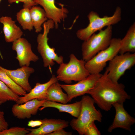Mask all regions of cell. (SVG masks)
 <instances>
[{
	"mask_svg": "<svg viewBox=\"0 0 135 135\" xmlns=\"http://www.w3.org/2000/svg\"><path fill=\"white\" fill-rule=\"evenodd\" d=\"M0 80L19 96H23L26 92L16 84L4 71L0 69Z\"/></svg>",
	"mask_w": 135,
	"mask_h": 135,
	"instance_id": "cb8c5ba5",
	"label": "cell"
},
{
	"mask_svg": "<svg viewBox=\"0 0 135 135\" xmlns=\"http://www.w3.org/2000/svg\"><path fill=\"white\" fill-rule=\"evenodd\" d=\"M87 94L91 96L98 106L106 111L110 110L115 103H124L130 98L125 90L124 85L112 80L106 70Z\"/></svg>",
	"mask_w": 135,
	"mask_h": 135,
	"instance_id": "6da1fadb",
	"label": "cell"
},
{
	"mask_svg": "<svg viewBox=\"0 0 135 135\" xmlns=\"http://www.w3.org/2000/svg\"><path fill=\"white\" fill-rule=\"evenodd\" d=\"M16 19L24 30L31 31L33 28L30 9L27 8L20 10L16 14Z\"/></svg>",
	"mask_w": 135,
	"mask_h": 135,
	"instance_id": "7402d4cb",
	"label": "cell"
},
{
	"mask_svg": "<svg viewBox=\"0 0 135 135\" xmlns=\"http://www.w3.org/2000/svg\"><path fill=\"white\" fill-rule=\"evenodd\" d=\"M12 49L16 52L15 58L20 67L29 66L31 62H36L39 60L33 52L31 44L25 38L21 37L12 42Z\"/></svg>",
	"mask_w": 135,
	"mask_h": 135,
	"instance_id": "30bf717a",
	"label": "cell"
},
{
	"mask_svg": "<svg viewBox=\"0 0 135 135\" xmlns=\"http://www.w3.org/2000/svg\"><path fill=\"white\" fill-rule=\"evenodd\" d=\"M8 3L12 4L14 3H18L21 2L24 3V8H27L30 9L32 6L38 4L33 0H8Z\"/></svg>",
	"mask_w": 135,
	"mask_h": 135,
	"instance_id": "4316f807",
	"label": "cell"
},
{
	"mask_svg": "<svg viewBox=\"0 0 135 135\" xmlns=\"http://www.w3.org/2000/svg\"><path fill=\"white\" fill-rule=\"evenodd\" d=\"M19 97L0 80V105L8 101L16 102Z\"/></svg>",
	"mask_w": 135,
	"mask_h": 135,
	"instance_id": "603a6c76",
	"label": "cell"
},
{
	"mask_svg": "<svg viewBox=\"0 0 135 135\" xmlns=\"http://www.w3.org/2000/svg\"><path fill=\"white\" fill-rule=\"evenodd\" d=\"M42 124L41 120H31L28 122V126L32 127L40 126Z\"/></svg>",
	"mask_w": 135,
	"mask_h": 135,
	"instance_id": "f546056e",
	"label": "cell"
},
{
	"mask_svg": "<svg viewBox=\"0 0 135 135\" xmlns=\"http://www.w3.org/2000/svg\"><path fill=\"white\" fill-rule=\"evenodd\" d=\"M101 133L95 124L94 122L90 123L86 128L84 135H100Z\"/></svg>",
	"mask_w": 135,
	"mask_h": 135,
	"instance_id": "484cf974",
	"label": "cell"
},
{
	"mask_svg": "<svg viewBox=\"0 0 135 135\" xmlns=\"http://www.w3.org/2000/svg\"><path fill=\"white\" fill-rule=\"evenodd\" d=\"M121 39L112 38L109 46L98 53L86 62L85 67L90 74L100 73L109 61L118 54L121 44Z\"/></svg>",
	"mask_w": 135,
	"mask_h": 135,
	"instance_id": "52a82bcc",
	"label": "cell"
},
{
	"mask_svg": "<svg viewBox=\"0 0 135 135\" xmlns=\"http://www.w3.org/2000/svg\"><path fill=\"white\" fill-rule=\"evenodd\" d=\"M80 101L81 106L80 114L77 118L71 120L70 124L80 135H83L88 125L96 121L101 122L102 116L100 112L96 108L94 102L92 97L84 96Z\"/></svg>",
	"mask_w": 135,
	"mask_h": 135,
	"instance_id": "3957f363",
	"label": "cell"
},
{
	"mask_svg": "<svg viewBox=\"0 0 135 135\" xmlns=\"http://www.w3.org/2000/svg\"><path fill=\"white\" fill-rule=\"evenodd\" d=\"M1 0H0V1H1Z\"/></svg>",
	"mask_w": 135,
	"mask_h": 135,
	"instance_id": "4dcf8cb0",
	"label": "cell"
},
{
	"mask_svg": "<svg viewBox=\"0 0 135 135\" xmlns=\"http://www.w3.org/2000/svg\"><path fill=\"white\" fill-rule=\"evenodd\" d=\"M30 12L33 27L36 33L40 32L42 30V24L46 22L47 18L44 9L40 7L36 6L30 9Z\"/></svg>",
	"mask_w": 135,
	"mask_h": 135,
	"instance_id": "44dd1931",
	"label": "cell"
},
{
	"mask_svg": "<svg viewBox=\"0 0 135 135\" xmlns=\"http://www.w3.org/2000/svg\"><path fill=\"white\" fill-rule=\"evenodd\" d=\"M38 5L43 8L48 18L52 20L56 28L58 27V24L67 17L68 10L61 4L59 8L55 4L54 0H33Z\"/></svg>",
	"mask_w": 135,
	"mask_h": 135,
	"instance_id": "4fadbf2b",
	"label": "cell"
},
{
	"mask_svg": "<svg viewBox=\"0 0 135 135\" xmlns=\"http://www.w3.org/2000/svg\"><path fill=\"white\" fill-rule=\"evenodd\" d=\"M56 77L52 75L50 80L43 84L37 82L34 87L32 88L28 94L19 98L16 104H23L28 101L34 99L39 100H46L47 92L49 87L53 83L58 82Z\"/></svg>",
	"mask_w": 135,
	"mask_h": 135,
	"instance_id": "9a60e30c",
	"label": "cell"
},
{
	"mask_svg": "<svg viewBox=\"0 0 135 135\" xmlns=\"http://www.w3.org/2000/svg\"><path fill=\"white\" fill-rule=\"evenodd\" d=\"M102 74L100 73L90 74L85 78L73 84H61L62 89L68 95V102L74 98L82 96L91 90Z\"/></svg>",
	"mask_w": 135,
	"mask_h": 135,
	"instance_id": "9c48e42d",
	"label": "cell"
},
{
	"mask_svg": "<svg viewBox=\"0 0 135 135\" xmlns=\"http://www.w3.org/2000/svg\"><path fill=\"white\" fill-rule=\"evenodd\" d=\"M135 23L130 26L124 37L121 40L118 53L122 54L126 52L135 53Z\"/></svg>",
	"mask_w": 135,
	"mask_h": 135,
	"instance_id": "d6986e66",
	"label": "cell"
},
{
	"mask_svg": "<svg viewBox=\"0 0 135 135\" xmlns=\"http://www.w3.org/2000/svg\"><path fill=\"white\" fill-rule=\"evenodd\" d=\"M42 106L39 108L41 111L44 108L48 107L56 108L60 112H64L68 113L72 116L77 118L80 112L81 103L80 100L69 104L59 103L56 102L46 100Z\"/></svg>",
	"mask_w": 135,
	"mask_h": 135,
	"instance_id": "ac0fdd59",
	"label": "cell"
},
{
	"mask_svg": "<svg viewBox=\"0 0 135 135\" xmlns=\"http://www.w3.org/2000/svg\"><path fill=\"white\" fill-rule=\"evenodd\" d=\"M0 69L4 72L16 84L26 92H29L32 88L29 78L35 72L34 69L29 66H23L14 70H10L0 66Z\"/></svg>",
	"mask_w": 135,
	"mask_h": 135,
	"instance_id": "8fae6325",
	"label": "cell"
},
{
	"mask_svg": "<svg viewBox=\"0 0 135 135\" xmlns=\"http://www.w3.org/2000/svg\"><path fill=\"white\" fill-rule=\"evenodd\" d=\"M54 24L52 20L49 19L43 24V32L38 36L36 41L37 50L42 59L44 67H50L55 64V62L60 64L63 62L64 58L56 53L54 48L50 46L48 44V35L50 29L54 27Z\"/></svg>",
	"mask_w": 135,
	"mask_h": 135,
	"instance_id": "8992f818",
	"label": "cell"
},
{
	"mask_svg": "<svg viewBox=\"0 0 135 135\" xmlns=\"http://www.w3.org/2000/svg\"><path fill=\"white\" fill-rule=\"evenodd\" d=\"M46 100L34 99L22 104H16L12 107V114L19 119L30 118L32 115L37 114L39 108Z\"/></svg>",
	"mask_w": 135,
	"mask_h": 135,
	"instance_id": "5bb4252c",
	"label": "cell"
},
{
	"mask_svg": "<svg viewBox=\"0 0 135 135\" xmlns=\"http://www.w3.org/2000/svg\"><path fill=\"white\" fill-rule=\"evenodd\" d=\"M58 82L52 84L48 89L46 100L66 104L68 102V95L64 93Z\"/></svg>",
	"mask_w": 135,
	"mask_h": 135,
	"instance_id": "ffe728a7",
	"label": "cell"
},
{
	"mask_svg": "<svg viewBox=\"0 0 135 135\" xmlns=\"http://www.w3.org/2000/svg\"><path fill=\"white\" fill-rule=\"evenodd\" d=\"M135 64V53L126 52L117 55L109 61L106 69L109 77L117 82L126 71L130 69Z\"/></svg>",
	"mask_w": 135,
	"mask_h": 135,
	"instance_id": "ba28073f",
	"label": "cell"
},
{
	"mask_svg": "<svg viewBox=\"0 0 135 135\" xmlns=\"http://www.w3.org/2000/svg\"><path fill=\"white\" fill-rule=\"evenodd\" d=\"M69 58L68 63L63 62L59 64L56 72L58 80L69 84L72 81L82 80L90 74L85 67V61L78 59L73 54L70 55Z\"/></svg>",
	"mask_w": 135,
	"mask_h": 135,
	"instance_id": "277c9868",
	"label": "cell"
},
{
	"mask_svg": "<svg viewBox=\"0 0 135 135\" xmlns=\"http://www.w3.org/2000/svg\"><path fill=\"white\" fill-rule=\"evenodd\" d=\"M29 132L27 128L15 126L0 131V135H27Z\"/></svg>",
	"mask_w": 135,
	"mask_h": 135,
	"instance_id": "d4e9b609",
	"label": "cell"
},
{
	"mask_svg": "<svg viewBox=\"0 0 135 135\" xmlns=\"http://www.w3.org/2000/svg\"><path fill=\"white\" fill-rule=\"evenodd\" d=\"M42 124L38 128H27L30 132L27 135H47L58 130L64 128L68 126V122L60 119L41 120Z\"/></svg>",
	"mask_w": 135,
	"mask_h": 135,
	"instance_id": "2e32d148",
	"label": "cell"
},
{
	"mask_svg": "<svg viewBox=\"0 0 135 135\" xmlns=\"http://www.w3.org/2000/svg\"><path fill=\"white\" fill-rule=\"evenodd\" d=\"M122 10L116 7L114 14L111 16H104L102 17L94 11L90 12L87 16L89 21L88 26L78 30L76 32L77 38L83 41L87 40L92 34L106 26L118 23L121 20Z\"/></svg>",
	"mask_w": 135,
	"mask_h": 135,
	"instance_id": "7a4b0ae2",
	"label": "cell"
},
{
	"mask_svg": "<svg viewBox=\"0 0 135 135\" xmlns=\"http://www.w3.org/2000/svg\"><path fill=\"white\" fill-rule=\"evenodd\" d=\"M124 103L116 102L112 105L115 108L116 114L112 124L108 130L111 132L117 128H120L130 132L131 127L135 123V119L129 114L124 109Z\"/></svg>",
	"mask_w": 135,
	"mask_h": 135,
	"instance_id": "7c38bea8",
	"label": "cell"
},
{
	"mask_svg": "<svg viewBox=\"0 0 135 135\" xmlns=\"http://www.w3.org/2000/svg\"><path fill=\"white\" fill-rule=\"evenodd\" d=\"M92 34L87 40L84 41L81 46L82 59L88 60L100 51L107 48L112 39V26Z\"/></svg>",
	"mask_w": 135,
	"mask_h": 135,
	"instance_id": "5b68a950",
	"label": "cell"
},
{
	"mask_svg": "<svg viewBox=\"0 0 135 135\" xmlns=\"http://www.w3.org/2000/svg\"><path fill=\"white\" fill-rule=\"evenodd\" d=\"M63 129L61 128L58 130L49 134L47 135H71L72 134V132L66 131Z\"/></svg>",
	"mask_w": 135,
	"mask_h": 135,
	"instance_id": "f1b7e54d",
	"label": "cell"
},
{
	"mask_svg": "<svg viewBox=\"0 0 135 135\" xmlns=\"http://www.w3.org/2000/svg\"><path fill=\"white\" fill-rule=\"evenodd\" d=\"M0 22L3 25L4 38L6 42H13L22 37L23 32L11 17L2 16L0 18Z\"/></svg>",
	"mask_w": 135,
	"mask_h": 135,
	"instance_id": "e0dca14e",
	"label": "cell"
},
{
	"mask_svg": "<svg viewBox=\"0 0 135 135\" xmlns=\"http://www.w3.org/2000/svg\"><path fill=\"white\" fill-rule=\"evenodd\" d=\"M8 126L5 118L4 112L0 110V131L8 128Z\"/></svg>",
	"mask_w": 135,
	"mask_h": 135,
	"instance_id": "83f0119b",
	"label": "cell"
}]
</instances>
